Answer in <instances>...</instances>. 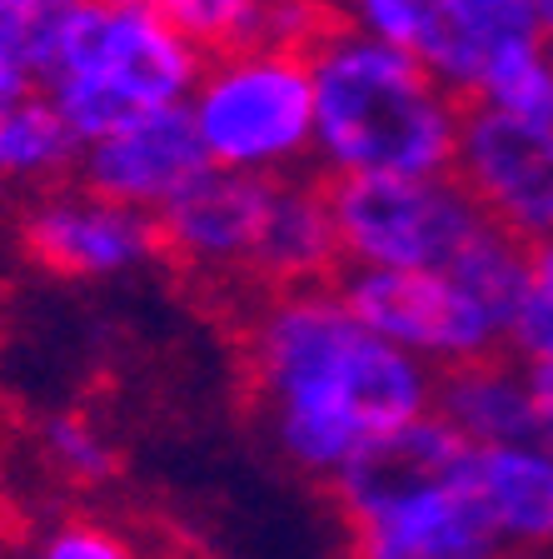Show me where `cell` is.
<instances>
[{"label":"cell","mask_w":553,"mask_h":559,"mask_svg":"<svg viewBox=\"0 0 553 559\" xmlns=\"http://www.w3.org/2000/svg\"><path fill=\"white\" fill-rule=\"evenodd\" d=\"M240 370L275 450L329 479L369 435L434 409L438 370L374 335L335 280L265 290L240 325Z\"/></svg>","instance_id":"cell-1"},{"label":"cell","mask_w":553,"mask_h":559,"mask_svg":"<svg viewBox=\"0 0 553 559\" xmlns=\"http://www.w3.org/2000/svg\"><path fill=\"white\" fill-rule=\"evenodd\" d=\"M320 175H444L464 100L409 46L335 21L310 46Z\"/></svg>","instance_id":"cell-2"},{"label":"cell","mask_w":553,"mask_h":559,"mask_svg":"<svg viewBox=\"0 0 553 559\" xmlns=\"http://www.w3.org/2000/svg\"><path fill=\"white\" fill-rule=\"evenodd\" d=\"M25 66L91 145L145 110L184 105L205 50L155 0H46L31 11Z\"/></svg>","instance_id":"cell-3"},{"label":"cell","mask_w":553,"mask_h":559,"mask_svg":"<svg viewBox=\"0 0 553 559\" xmlns=\"http://www.w3.org/2000/svg\"><path fill=\"white\" fill-rule=\"evenodd\" d=\"M184 110L219 170L300 175L314 165V70L304 46L250 40L215 50Z\"/></svg>","instance_id":"cell-4"},{"label":"cell","mask_w":553,"mask_h":559,"mask_svg":"<svg viewBox=\"0 0 553 559\" xmlns=\"http://www.w3.org/2000/svg\"><path fill=\"white\" fill-rule=\"evenodd\" d=\"M345 265L444 270L489 225L459 170L444 175H324Z\"/></svg>","instance_id":"cell-5"},{"label":"cell","mask_w":553,"mask_h":559,"mask_svg":"<svg viewBox=\"0 0 553 559\" xmlns=\"http://www.w3.org/2000/svg\"><path fill=\"white\" fill-rule=\"evenodd\" d=\"M335 290L374 335L414 349L434 370L469 365L514 349V320L473 295L449 265L444 270H389L339 265Z\"/></svg>","instance_id":"cell-6"},{"label":"cell","mask_w":553,"mask_h":559,"mask_svg":"<svg viewBox=\"0 0 553 559\" xmlns=\"http://www.w3.org/2000/svg\"><path fill=\"white\" fill-rule=\"evenodd\" d=\"M459 180L489 210V221L539 245L553 235V126L469 100L459 130Z\"/></svg>","instance_id":"cell-7"},{"label":"cell","mask_w":553,"mask_h":559,"mask_svg":"<svg viewBox=\"0 0 553 559\" xmlns=\"http://www.w3.org/2000/svg\"><path fill=\"white\" fill-rule=\"evenodd\" d=\"M349 559H504L484 495L473 485V465L389 495L349 514Z\"/></svg>","instance_id":"cell-8"},{"label":"cell","mask_w":553,"mask_h":559,"mask_svg":"<svg viewBox=\"0 0 553 559\" xmlns=\"http://www.w3.org/2000/svg\"><path fill=\"white\" fill-rule=\"evenodd\" d=\"M279 175H244L209 165L195 186L175 195L155 215L160 255H170L184 275L209 285H254V260L265 240V221L275 205Z\"/></svg>","instance_id":"cell-9"},{"label":"cell","mask_w":553,"mask_h":559,"mask_svg":"<svg viewBox=\"0 0 553 559\" xmlns=\"http://www.w3.org/2000/svg\"><path fill=\"white\" fill-rule=\"evenodd\" d=\"M25 250L65 280H110L160 255V225L151 210L105 200L91 186H70L31 205Z\"/></svg>","instance_id":"cell-10"},{"label":"cell","mask_w":553,"mask_h":559,"mask_svg":"<svg viewBox=\"0 0 553 559\" xmlns=\"http://www.w3.org/2000/svg\"><path fill=\"white\" fill-rule=\"evenodd\" d=\"M205 170V140L184 105L145 110L130 126L81 145V160H75L81 186H91L105 200H120V205L151 210V215H160L175 195H184Z\"/></svg>","instance_id":"cell-11"},{"label":"cell","mask_w":553,"mask_h":559,"mask_svg":"<svg viewBox=\"0 0 553 559\" xmlns=\"http://www.w3.org/2000/svg\"><path fill=\"white\" fill-rule=\"evenodd\" d=\"M543 46L539 0H429L414 50L464 105L504 60Z\"/></svg>","instance_id":"cell-12"},{"label":"cell","mask_w":553,"mask_h":559,"mask_svg":"<svg viewBox=\"0 0 553 559\" xmlns=\"http://www.w3.org/2000/svg\"><path fill=\"white\" fill-rule=\"evenodd\" d=\"M473 450L479 444L469 435L454 430L438 409H424V415L404 419V425L369 435L345 465L329 475V500H335L339 520H349V514L389 500V495H404V489L424 485V479L469 469Z\"/></svg>","instance_id":"cell-13"},{"label":"cell","mask_w":553,"mask_h":559,"mask_svg":"<svg viewBox=\"0 0 553 559\" xmlns=\"http://www.w3.org/2000/svg\"><path fill=\"white\" fill-rule=\"evenodd\" d=\"M345 265L339 250V225L329 210L324 175H279L275 205L265 221L260 260H254V285L260 290H289V285H324Z\"/></svg>","instance_id":"cell-14"},{"label":"cell","mask_w":553,"mask_h":559,"mask_svg":"<svg viewBox=\"0 0 553 559\" xmlns=\"http://www.w3.org/2000/svg\"><path fill=\"white\" fill-rule=\"evenodd\" d=\"M434 409L459 435H469L473 444H504V440L543 435L533 374L519 349H498V355H484V360L438 370Z\"/></svg>","instance_id":"cell-15"},{"label":"cell","mask_w":553,"mask_h":559,"mask_svg":"<svg viewBox=\"0 0 553 559\" xmlns=\"http://www.w3.org/2000/svg\"><path fill=\"white\" fill-rule=\"evenodd\" d=\"M473 485L508 549H553V440L479 444Z\"/></svg>","instance_id":"cell-16"},{"label":"cell","mask_w":553,"mask_h":559,"mask_svg":"<svg viewBox=\"0 0 553 559\" xmlns=\"http://www.w3.org/2000/svg\"><path fill=\"white\" fill-rule=\"evenodd\" d=\"M81 140L40 85L0 105V180H56L75 170Z\"/></svg>","instance_id":"cell-17"},{"label":"cell","mask_w":553,"mask_h":559,"mask_svg":"<svg viewBox=\"0 0 553 559\" xmlns=\"http://www.w3.org/2000/svg\"><path fill=\"white\" fill-rule=\"evenodd\" d=\"M205 56L265 40L269 5L275 0H155Z\"/></svg>","instance_id":"cell-18"},{"label":"cell","mask_w":553,"mask_h":559,"mask_svg":"<svg viewBox=\"0 0 553 559\" xmlns=\"http://www.w3.org/2000/svg\"><path fill=\"white\" fill-rule=\"evenodd\" d=\"M484 105H498L508 116L524 120H549L553 126V56L549 46H533L524 56L504 60V66L489 75V85L479 91Z\"/></svg>","instance_id":"cell-19"},{"label":"cell","mask_w":553,"mask_h":559,"mask_svg":"<svg viewBox=\"0 0 553 559\" xmlns=\"http://www.w3.org/2000/svg\"><path fill=\"white\" fill-rule=\"evenodd\" d=\"M46 454L60 465V475H70L75 485H105L120 469L116 444L95 430L81 415H56L46 425Z\"/></svg>","instance_id":"cell-20"},{"label":"cell","mask_w":553,"mask_h":559,"mask_svg":"<svg viewBox=\"0 0 553 559\" xmlns=\"http://www.w3.org/2000/svg\"><path fill=\"white\" fill-rule=\"evenodd\" d=\"M429 0H335V15L369 35H384L394 46H414Z\"/></svg>","instance_id":"cell-21"},{"label":"cell","mask_w":553,"mask_h":559,"mask_svg":"<svg viewBox=\"0 0 553 559\" xmlns=\"http://www.w3.org/2000/svg\"><path fill=\"white\" fill-rule=\"evenodd\" d=\"M40 555L46 559H135V549H130L116 530H105V524L75 520V524H60Z\"/></svg>","instance_id":"cell-22"},{"label":"cell","mask_w":553,"mask_h":559,"mask_svg":"<svg viewBox=\"0 0 553 559\" xmlns=\"http://www.w3.org/2000/svg\"><path fill=\"white\" fill-rule=\"evenodd\" d=\"M25 35H31V11L21 0H0V50L25 56Z\"/></svg>","instance_id":"cell-23"},{"label":"cell","mask_w":553,"mask_h":559,"mask_svg":"<svg viewBox=\"0 0 553 559\" xmlns=\"http://www.w3.org/2000/svg\"><path fill=\"white\" fill-rule=\"evenodd\" d=\"M35 91V75L31 66H25V56H5L0 50V105L5 100H21V95Z\"/></svg>","instance_id":"cell-24"},{"label":"cell","mask_w":553,"mask_h":559,"mask_svg":"<svg viewBox=\"0 0 553 559\" xmlns=\"http://www.w3.org/2000/svg\"><path fill=\"white\" fill-rule=\"evenodd\" d=\"M529 374H533V395H539L543 440H553V365H529Z\"/></svg>","instance_id":"cell-25"},{"label":"cell","mask_w":553,"mask_h":559,"mask_svg":"<svg viewBox=\"0 0 553 559\" xmlns=\"http://www.w3.org/2000/svg\"><path fill=\"white\" fill-rule=\"evenodd\" d=\"M533 295L553 300V235L533 245Z\"/></svg>","instance_id":"cell-26"},{"label":"cell","mask_w":553,"mask_h":559,"mask_svg":"<svg viewBox=\"0 0 553 559\" xmlns=\"http://www.w3.org/2000/svg\"><path fill=\"white\" fill-rule=\"evenodd\" d=\"M539 21H543V46L553 56V0H539Z\"/></svg>","instance_id":"cell-27"},{"label":"cell","mask_w":553,"mask_h":559,"mask_svg":"<svg viewBox=\"0 0 553 559\" xmlns=\"http://www.w3.org/2000/svg\"><path fill=\"white\" fill-rule=\"evenodd\" d=\"M504 559H553V549H508Z\"/></svg>","instance_id":"cell-28"},{"label":"cell","mask_w":553,"mask_h":559,"mask_svg":"<svg viewBox=\"0 0 553 559\" xmlns=\"http://www.w3.org/2000/svg\"><path fill=\"white\" fill-rule=\"evenodd\" d=\"M21 5H25V11H40V5H46V0H21Z\"/></svg>","instance_id":"cell-29"},{"label":"cell","mask_w":553,"mask_h":559,"mask_svg":"<svg viewBox=\"0 0 553 559\" xmlns=\"http://www.w3.org/2000/svg\"><path fill=\"white\" fill-rule=\"evenodd\" d=\"M21 559H46V555H21Z\"/></svg>","instance_id":"cell-30"}]
</instances>
